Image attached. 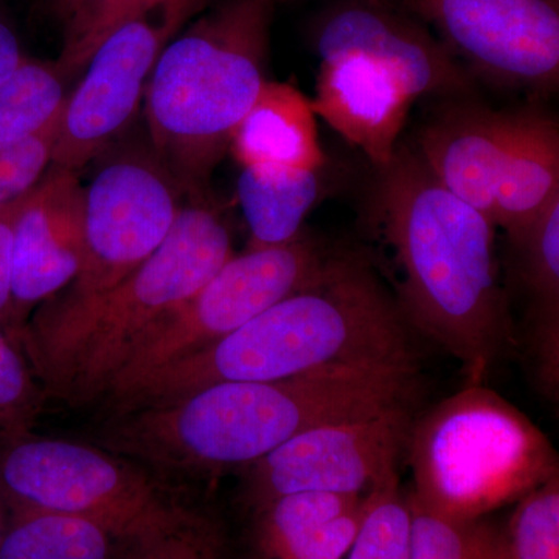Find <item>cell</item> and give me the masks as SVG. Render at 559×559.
<instances>
[{"instance_id":"obj_1","label":"cell","mask_w":559,"mask_h":559,"mask_svg":"<svg viewBox=\"0 0 559 559\" xmlns=\"http://www.w3.org/2000/svg\"><path fill=\"white\" fill-rule=\"evenodd\" d=\"M412 371L331 367L278 381L218 382L164 403L110 412L100 447L159 473L250 466L305 430L407 406Z\"/></svg>"},{"instance_id":"obj_2","label":"cell","mask_w":559,"mask_h":559,"mask_svg":"<svg viewBox=\"0 0 559 559\" xmlns=\"http://www.w3.org/2000/svg\"><path fill=\"white\" fill-rule=\"evenodd\" d=\"M331 367H411L404 316L360 253H329L304 288L210 347L150 371L106 400L110 412L218 382L278 381Z\"/></svg>"},{"instance_id":"obj_3","label":"cell","mask_w":559,"mask_h":559,"mask_svg":"<svg viewBox=\"0 0 559 559\" xmlns=\"http://www.w3.org/2000/svg\"><path fill=\"white\" fill-rule=\"evenodd\" d=\"M378 205L403 270L401 312L484 384L511 341L491 219L433 178L415 150L396 148L380 170Z\"/></svg>"},{"instance_id":"obj_4","label":"cell","mask_w":559,"mask_h":559,"mask_svg":"<svg viewBox=\"0 0 559 559\" xmlns=\"http://www.w3.org/2000/svg\"><path fill=\"white\" fill-rule=\"evenodd\" d=\"M234 255L218 210H180L167 240L116 286L86 299L39 305L14 341L46 396L70 406L103 401L146 341Z\"/></svg>"},{"instance_id":"obj_5","label":"cell","mask_w":559,"mask_h":559,"mask_svg":"<svg viewBox=\"0 0 559 559\" xmlns=\"http://www.w3.org/2000/svg\"><path fill=\"white\" fill-rule=\"evenodd\" d=\"M277 0H229L162 50L146 84L151 148L202 198L264 84Z\"/></svg>"},{"instance_id":"obj_6","label":"cell","mask_w":559,"mask_h":559,"mask_svg":"<svg viewBox=\"0 0 559 559\" xmlns=\"http://www.w3.org/2000/svg\"><path fill=\"white\" fill-rule=\"evenodd\" d=\"M407 498L450 520H480L559 476L554 444L485 384L466 385L414 421Z\"/></svg>"},{"instance_id":"obj_7","label":"cell","mask_w":559,"mask_h":559,"mask_svg":"<svg viewBox=\"0 0 559 559\" xmlns=\"http://www.w3.org/2000/svg\"><path fill=\"white\" fill-rule=\"evenodd\" d=\"M0 498L7 510L86 518L128 547L160 538L194 514L142 465L102 447L33 433L0 444Z\"/></svg>"},{"instance_id":"obj_8","label":"cell","mask_w":559,"mask_h":559,"mask_svg":"<svg viewBox=\"0 0 559 559\" xmlns=\"http://www.w3.org/2000/svg\"><path fill=\"white\" fill-rule=\"evenodd\" d=\"M182 193L151 146H127L109 154L90 187H84L80 272L55 297L86 299L138 270L167 240L182 210Z\"/></svg>"},{"instance_id":"obj_9","label":"cell","mask_w":559,"mask_h":559,"mask_svg":"<svg viewBox=\"0 0 559 559\" xmlns=\"http://www.w3.org/2000/svg\"><path fill=\"white\" fill-rule=\"evenodd\" d=\"M326 255L305 235L274 248L234 253L135 353L105 401L150 371L216 344L304 288L316 277Z\"/></svg>"},{"instance_id":"obj_10","label":"cell","mask_w":559,"mask_h":559,"mask_svg":"<svg viewBox=\"0 0 559 559\" xmlns=\"http://www.w3.org/2000/svg\"><path fill=\"white\" fill-rule=\"evenodd\" d=\"M473 76L554 94L559 84V0H393Z\"/></svg>"},{"instance_id":"obj_11","label":"cell","mask_w":559,"mask_h":559,"mask_svg":"<svg viewBox=\"0 0 559 559\" xmlns=\"http://www.w3.org/2000/svg\"><path fill=\"white\" fill-rule=\"evenodd\" d=\"M193 9L168 3L123 22L102 40L66 98L50 167L79 173L108 151L138 112L168 38Z\"/></svg>"},{"instance_id":"obj_12","label":"cell","mask_w":559,"mask_h":559,"mask_svg":"<svg viewBox=\"0 0 559 559\" xmlns=\"http://www.w3.org/2000/svg\"><path fill=\"white\" fill-rule=\"evenodd\" d=\"M414 418L411 406L305 430L248 466V496L263 510L297 492L367 495L399 474Z\"/></svg>"},{"instance_id":"obj_13","label":"cell","mask_w":559,"mask_h":559,"mask_svg":"<svg viewBox=\"0 0 559 559\" xmlns=\"http://www.w3.org/2000/svg\"><path fill=\"white\" fill-rule=\"evenodd\" d=\"M320 60L359 53L392 73L412 97H466L476 79L414 14L393 0H336L318 17Z\"/></svg>"},{"instance_id":"obj_14","label":"cell","mask_w":559,"mask_h":559,"mask_svg":"<svg viewBox=\"0 0 559 559\" xmlns=\"http://www.w3.org/2000/svg\"><path fill=\"white\" fill-rule=\"evenodd\" d=\"M84 253V187L76 171L49 167L22 194L14 223L13 297L3 326L14 341L35 307L68 288Z\"/></svg>"},{"instance_id":"obj_15","label":"cell","mask_w":559,"mask_h":559,"mask_svg":"<svg viewBox=\"0 0 559 559\" xmlns=\"http://www.w3.org/2000/svg\"><path fill=\"white\" fill-rule=\"evenodd\" d=\"M415 98L399 80L359 53L320 62L311 108L362 151L378 170L392 160Z\"/></svg>"},{"instance_id":"obj_16","label":"cell","mask_w":559,"mask_h":559,"mask_svg":"<svg viewBox=\"0 0 559 559\" xmlns=\"http://www.w3.org/2000/svg\"><path fill=\"white\" fill-rule=\"evenodd\" d=\"M516 112L457 103L419 132L417 153L433 178L492 221L503 162L516 131Z\"/></svg>"},{"instance_id":"obj_17","label":"cell","mask_w":559,"mask_h":559,"mask_svg":"<svg viewBox=\"0 0 559 559\" xmlns=\"http://www.w3.org/2000/svg\"><path fill=\"white\" fill-rule=\"evenodd\" d=\"M241 167L322 170L325 154L310 98L285 83L264 81L252 108L231 134Z\"/></svg>"},{"instance_id":"obj_18","label":"cell","mask_w":559,"mask_h":559,"mask_svg":"<svg viewBox=\"0 0 559 559\" xmlns=\"http://www.w3.org/2000/svg\"><path fill=\"white\" fill-rule=\"evenodd\" d=\"M364 513L366 495L283 496L260 511L261 546L270 559H342Z\"/></svg>"},{"instance_id":"obj_19","label":"cell","mask_w":559,"mask_h":559,"mask_svg":"<svg viewBox=\"0 0 559 559\" xmlns=\"http://www.w3.org/2000/svg\"><path fill=\"white\" fill-rule=\"evenodd\" d=\"M559 197L557 121L539 110H520L513 142L496 190L492 223L518 241L540 212Z\"/></svg>"},{"instance_id":"obj_20","label":"cell","mask_w":559,"mask_h":559,"mask_svg":"<svg viewBox=\"0 0 559 559\" xmlns=\"http://www.w3.org/2000/svg\"><path fill=\"white\" fill-rule=\"evenodd\" d=\"M320 191V170L241 167L237 197L249 227V248H274L299 238Z\"/></svg>"},{"instance_id":"obj_21","label":"cell","mask_w":559,"mask_h":559,"mask_svg":"<svg viewBox=\"0 0 559 559\" xmlns=\"http://www.w3.org/2000/svg\"><path fill=\"white\" fill-rule=\"evenodd\" d=\"M514 245L521 250V275L533 299L536 373L555 377L559 371V197Z\"/></svg>"},{"instance_id":"obj_22","label":"cell","mask_w":559,"mask_h":559,"mask_svg":"<svg viewBox=\"0 0 559 559\" xmlns=\"http://www.w3.org/2000/svg\"><path fill=\"white\" fill-rule=\"evenodd\" d=\"M120 544L112 533L86 518L9 510L0 559H116Z\"/></svg>"},{"instance_id":"obj_23","label":"cell","mask_w":559,"mask_h":559,"mask_svg":"<svg viewBox=\"0 0 559 559\" xmlns=\"http://www.w3.org/2000/svg\"><path fill=\"white\" fill-rule=\"evenodd\" d=\"M66 76L58 62H22L0 86V145L31 139L60 119Z\"/></svg>"},{"instance_id":"obj_24","label":"cell","mask_w":559,"mask_h":559,"mask_svg":"<svg viewBox=\"0 0 559 559\" xmlns=\"http://www.w3.org/2000/svg\"><path fill=\"white\" fill-rule=\"evenodd\" d=\"M409 502L411 559H507L503 530L480 520H450Z\"/></svg>"},{"instance_id":"obj_25","label":"cell","mask_w":559,"mask_h":559,"mask_svg":"<svg viewBox=\"0 0 559 559\" xmlns=\"http://www.w3.org/2000/svg\"><path fill=\"white\" fill-rule=\"evenodd\" d=\"M412 516L400 476L371 488L366 513L347 559H411Z\"/></svg>"},{"instance_id":"obj_26","label":"cell","mask_w":559,"mask_h":559,"mask_svg":"<svg viewBox=\"0 0 559 559\" xmlns=\"http://www.w3.org/2000/svg\"><path fill=\"white\" fill-rule=\"evenodd\" d=\"M44 401L24 352L0 325V444L32 436Z\"/></svg>"},{"instance_id":"obj_27","label":"cell","mask_w":559,"mask_h":559,"mask_svg":"<svg viewBox=\"0 0 559 559\" xmlns=\"http://www.w3.org/2000/svg\"><path fill=\"white\" fill-rule=\"evenodd\" d=\"M503 539L507 559H559V476L516 502Z\"/></svg>"},{"instance_id":"obj_28","label":"cell","mask_w":559,"mask_h":559,"mask_svg":"<svg viewBox=\"0 0 559 559\" xmlns=\"http://www.w3.org/2000/svg\"><path fill=\"white\" fill-rule=\"evenodd\" d=\"M176 2L197 5L198 0H90L80 20L70 27L68 43L58 66L66 75L84 68L102 40L123 22Z\"/></svg>"},{"instance_id":"obj_29","label":"cell","mask_w":559,"mask_h":559,"mask_svg":"<svg viewBox=\"0 0 559 559\" xmlns=\"http://www.w3.org/2000/svg\"><path fill=\"white\" fill-rule=\"evenodd\" d=\"M60 119L31 139L0 145V209L27 193L49 170Z\"/></svg>"},{"instance_id":"obj_30","label":"cell","mask_w":559,"mask_h":559,"mask_svg":"<svg viewBox=\"0 0 559 559\" xmlns=\"http://www.w3.org/2000/svg\"><path fill=\"white\" fill-rule=\"evenodd\" d=\"M21 198L0 209V325L5 326L13 297L14 223Z\"/></svg>"},{"instance_id":"obj_31","label":"cell","mask_w":559,"mask_h":559,"mask_svg":"<svg viewBox=\"0 0 559 559\" xmlns=\"http://www.w3.org/2000/svg\"><path fill=\"white\" fill-rule=\"evenodd\" d=\"M175 559H221V539L212 522L194 514L179 536Z\"/></svg>"},{"instance_id":"obj_32","label":"cell","mask_w":559,"mask_h":559,"mask_svg":"<svg viewBox=\"0 0 559 559\" xmlns=\"http://www.w3.org/2000/svg\"><path fill=\"white\" fill-rule=\"evenodd\" d=\"M25 61L17 36L9 25L0 22V86L11 79Z\"/></svg>"},{"instance_id":"obj_33","label":"cell","mask_w":559,"mask_h":559,"mask_svg":"<svg viewBox=\"0 0 559 559\" xmlns=\"http://www.w3.org/2000/svg\"><path fill=\"white\" fill-rule=\"evenodd\" d=\"M58 3H60V9L64 16L68 17L70 27H72L80 20L84 10H86L90 0H58Z\"/></svg>"},{"instance_id":"obj_34","label":"cell","mask_w":559,"mask_h":559,"mask_svg":"<svg viewBox=\"0 0 559 559\" xmlns=\"http://www.w3.org/2000/svg\"><path fill=\"white\" fill-rule=\"evenodd\" d=\"M7 518H9V510H7L5 503L0 498V544H2L3 533H5Z\"/></svg>"}]
</instances>
